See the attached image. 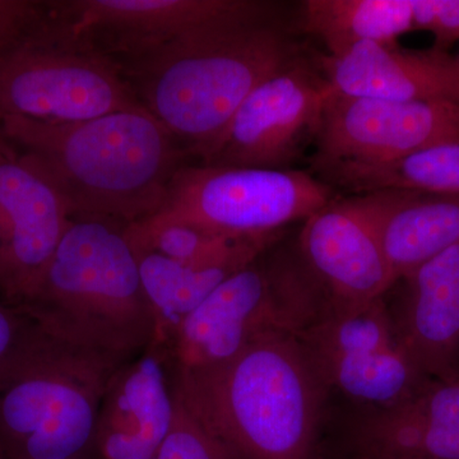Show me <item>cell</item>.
Returning <instances> with one entry per match:
<instances>
[{
	"label": "cell",
	"mask_w": 459,
	"mask_h": 459,
	"mask_svg": "<svg viewBox=\"0 0 459 459\" xmlns=\"http://www.w3.org/2000/svg\"><path fill=\"white\" fill-rule=\"evenodd\" d=\"M0 132L56 186L72 217L124 225L161 210L190 155L146 108L63 124L5 117Z\"/></svg>",
	"instance_id": "cell-1"
},
{
	"label": "cell",
	"mask_w": 459,
	"mask_h": 459,
	"mask_svg": "<svg viewBox=\"0 0 459 459\" xmlns=\"http://www.w3.org/2000/svg\"><path fill=\"white\" fill-rule=\"evenodd\" d=\"M170 377L235 458L319 459L331 392L298 337L263 338L219 367Z\"/></svg>",
	"instance_id": "cell-2"
},
{
	"label": "cell",
	"mask_w": 459,
	"mask_h": 459,
	"mask_svg": "<svg viewBox=\"0 0 459 459\" xmlns=\"http://www.w3.org/2000/svg\"><path fill=\"white\" fill-rule=\"evenodd\" d=\"M303 57L281 14L220 27L122 69L142 107L199 156L259 84Z\"/></svg>",
	"instance_id": "cell-3"
},
{
	"label": "cell",
	"mask_w": 459,
	"mask_h": 459,
	"mask_svg": "<svg viewBox=\"0 0 459 459\" xmlns=\"http://www.w3.org/2000/svg\"><path fill=\"white\" fill-rule=\"evenodd\" d=\"M126 226L72 217L25 309L50 334L126 364L155 342Z\"/></svg>",
	"instance_id": "cell-4"
},
{
	"label": "cell",
	"mask_w": 459,
	"mask_h": 459,
	"mask_svg": "<svg viewBox=\"0 0 459 459\" xmlns=\"http://www.w3.org/2000/svg\"><path fill=\"white\" fill-rule=\"evenodd\" d=\"M117 364L35 323L0 362L5 459H90L102 395Z\"/></svg>",
	"instance_id": "cell-5"
},
{
	"label": "cell",
	"mask_w": 459,
	"mask_h": 459,
	"mask_svg": "<svg viewBox=\"0 0 459 459\" xmlns=\"http://www.w3.org/2000/svg\"><path fill=\"white\" fill-rule=\"evenodd\" d=\"M272 247L223 281L160 349L170 377L219 367L263 338H299L327 312L331 301L299 250Z\"/></svg>",
	"instance_id": "cell-6"
},
{
	"label": "cell",
	"mask_w": 459,
	"mask_h": 459,
	"mask_svg": "<svg viewBox=\"0 0 459 459\" xmlns=\"http://www.w3.org/2000/svg\"><path fill=\"white\" fill-rule=\"evenodd\" d=\"M333 188L294 169L184 165L148 221L183 223L229 238L279 234L333 201Z\"/></svg>",
	"instance_id": "cell-7"
},
{
	"label": "cell",
	"mask_w": 459,
	"mask_h": 459,
	"mask_svg": "<svg viewBox=\"0 0 459 459\" xmlns=\"http://www.w3.org/2000/svg\"><path fill=\"white\" fill-rule=\"evenodd\" d=\"M48 31L110 57L137 65L213 30L281 16L267 0H56L45 2Z\"/></svg>",
	"instance_id": "cell-8"
},
{
	"label": "cell",
	"mask_w": 459,
	"mask_h": 459,
	"mask_svg": "<svg viewBox=\"0 0 459 459\" xmlns=\"http://www.w3.org/2000/svg\"><path fill=\"white\" fill-rule=\"evenodd\" d=\"M42 20L31 35L0 56V120L75 123L144 108L122 66L48 31Z\"/></svg>",
	"instance_id": "cell-9"
},
{
	"label": "cell",
	"mask_w": 459,
	"mask_h": 459,
	"mask_svg": "<svg viewBox=\"0 0 459 459\" xmlns=\"http://www.w3.org/2000/svg\"><path fill=\"white\" fill-rule=\"evenodd\" d=\"M329 392L359 410L409 400L431 382L402 344L385 298L359 307L329 305L299 337Z\"/></svg>",
	"instance_id": "cell-10"
},
{
	"label": "cell",
	"mask_w": 459,
	"mask_h": 459,
	"mask_svg": "<svg viewBox=\"0 0 459 459\" xmlns=\"http://www.w3.org/2000/svg\"><path fill=\"white\" fill-rule=\"evenodd\" d=\"M333 93L316 63L303 57L247 96L220 137L198 156L202 165L290 169L314 143Z\"/></svg>",
	"instance_id": "cell-11"
},
{
	"label": "cell",
	"mask_w": 459,
	"mask_h": 459,
	"mask_svg": "<svg viewBox=\"0 0 459 459\" xmlns=\"http://www.w3.org/2000/svg\"><path fill=\"white\" fill-rule=\"evenodd\" d=\"M459 142V105L350 98L334 91L323 111L310 166L377 164Z\"/></svg>",
	"instance_id": "cell-12"
},
{
	"label": "cell",
	"mask_w": 459,
	"mask_h": 459,
	"mask_svg": "<svg viewBox=\"0 0 459 459\" xmlns=\"http://www.w3.org/2000/svg\"><path fill=\"white\" fill-rule=\"evenodd\" d=\"M72 216L56 186L0 137V299L25 307Z\"/></svg>",
	"instance_id": "cell-13"
},
{
	"label": "cell",
	"mask_w": 459,
	"mask_h": 459,
	"mask_svg": "<svg viewBox=\"0 0 459 459\" xmlns=\"http://www.w3.org/2000/svg\"><path fill=\"white\" fill-rule=\"evenodd\" d=\"M298 250L334 307L369 304L395 285L376 229L351 197L305 220Z\"/></svg>",
	"instance_id": "cell-14"
},
{
	"label": "cell",
	"mask_w": 459,
	"mask_h": 459,
	"mask_svg": "<svg viewBox=\"0 0 459 459\" xmlns=\"http://www.w3.org/2000/svg\"><path fill=\"white\" fill-rule=\"evenodd\" d=\"M175 394L161 350L151 346L117 368L100 404L96 459H156L175 416Z\"/></svg>",
	"instance_id": "cell-15"
},
{
	"label": "cell",
	"mask_w": 459,
	"mask_h": 459,
	"mask_svg": "<svg viewBox=\"0 0 459 459\" xmlns=\"http://www.w3.org/2000/svg\"><path fill=\"white\" fill-rule=\"evenodd\" d=\"M314 63L340 95L459 105V60L446 51L362 42L337 56L316 57Z\"/></svg>",
	"instance_id": "cell-16"
},
{
	"label": "cell",
	"mask_w": 459,
	"mask_h": 459,
	"mask_svg": "<svg viewBox=\"0 0 459 459\" xmlns=\"http://www.w3.org/2000/svg\"><path fill=\"white\" fill-rule=\"evenodd\" d=\"M388 305L395 332L419 369L442 383L459 382V243L398 281Z\"/></svg>",
	"instance_id": "cell-17"
},
{
	"label": "cell",
	"mask_w": 459,
	"mask_h": 459,
	"mask_svg": "<svg viewBox=\"0 0 459 459\" xmlns=\"http://www.w3.org/2000/svg\"><path fill=\"white\" fill-rule=\"evenodd\" d=\"M352 440L362 459H459V382L431 380L394 406L359 410Z\"/></svg>",
	"instance_id": "cell-18"
},
{
	"label": "cell",
	"mask_w": 459,
	"mask_h": 459,
	"mask_svg": "<svg viewBox=\"0 0 459 459\" xmlns=\"http://www.w3.org/2000/svg\"><path fill=\"white\" fill-rule=\"evenodd\" d=\"M351 198L373 223L395 283L459 243V195L380 190Z\"/></svg>",
	"instance_id": "cell-19"
},
{
	"label": "cell",
	"mask_w": 459,
	"mask_h": 459,
	"mask_svg": "<svg viewBox=\"0 0 459 459\" xmlns=\"http://www.w3.org/2000/svg\"><path fill=\"white\" fill-rule=\"evenodd\" d=\"M280 234L252 238L232 255L204 265L181 264L153 250L132 246L137 256L142 286L155 318L156 337L152 346L165 347L190 313L223 281L273 246Z\"/></svg>",
	"instance_id": "cell-20"
},
{
	"label": "cell",
	"mask_w": 459,
	"mask_h": 459,
	"mask_svg": "<svg viewBox=\"0 0 459 459\" xmlns=\"http://www.w3.org/2000/svg\"><path fill=\"white\" fill-rule=\"evenodd\" d=\"M310 172L353 195L380 190L459 195V142L424 148L394 161L318 165Z\"/></svg>",
	"instance_id": "cell-21"
},
{
	"label": "cell",
	"mask_w": 459,
	"mask_h": 459,
	"mask_svg": "<svg viewBox=\"0 0 459 459\" xmlns=\"http://www.w3.org/2000/svg\"><path fill=\"white\" fill-rule=\"evenodd\" d=\"M305 32L337 56L362 42L397 45L413 27L412 0H307L301 3Z\"/></svg>",
	"instance_id": "cell-22"
},
{
	"label": "cell",
	"mask_w": 459,
	"mask_h": 459,
	"mask_svg": "<svg viewBox=\"0 0 459 459\" xmlns=\"http://www.w3.org/2000/svg\"><path fill=\"white\" fill-rule=\"evenodd\" d=\"M126 237L133 247L153 250L186 265H204L220 261L237 252L252 238H259L217 237L183 223L148 220L126 226Z\"/></svg>",
	"instance_id": "cell-23"
},
{
	"label": "cell",
	"mask_w": 459,
	"mask_h": 459,
	"mask_svg": "<svg viewBox=\"0 0 459 459\" xmlns=\"http://www.w3.org/2000/svg\"><path fill=\"white\" fill-rule=\"evenodd\" d=\"M175 394V391H174ZM175 416L156 459H237L175 394Z\"/></svg>",
	"instance_id": "cell-24"
},
{
	"label": "cell",
	"mask_w": 459,
	"mask_h": 459,
	"mask_svg": "<svg viewBox=\"0 0 459 459\" xmlns=\"http://www.w3.org/2000/svg\"><path fill=\"white\" fill-rule=\"evenodd\" d=\"M415 31L434 36V49L446 51L459 40V0H412Z\"/></svg>",
	"instance_id": "cell-25"
},
{
	"label": "cell",
	"mask_w": 459,
	"mask_h": 459,
	"mask_svg": "<svg viewBox=\"0 0 459 459\" xmlns=\"http://www.w3.org/2000/svg\"><path fill=\"white\" fill-rule=\"evenodd\" d=\"M45 8V2L0 0V56L35 31Z\"/></svg>",
	"instance_id": "cell-26"
},
{
	"label": "cell",
	"mask_w": 459,
	"mask_h": 459,
	"mask_svg": "<svg viewBox=\"0 0 459 459\" xmlns=\"http://www.w3.org/2000/svg\"><path fill=\"white\" fill-rule=\"evenodd\" d=\"M35 323L25 307L5 303L0 299V362L16 349Z\"/></svg>",
	"instance_id": "cell-27"
},
{
	"label": "cell",
	"mask_w": 459,
	"mask_h": 459,
	"mask_svg": "<svg viewBox=\"0 0 459 459\" xmlns=\"http://www.w3.org/2000/svg\"><path fill=\"white\" fill-rule=\"evenodd\" d=\"M0 459H5L4 455H3L2 448H0Z\"/></svg>",
	"instance_id": "cell-28"
},
{
	"label": "cell",
	"mask_w": 459,
	"mask_h": 459,
	"mask_svg": "<svg viewBox=\"0 0 459 459\" xmlns=\"http://www.w3.org/2000/svg\"><path fill=\"white\" fill-rule=\"evenodd\" d=\"M0 137H2V132H0Z\"/></svg>",
	"instance_id": "cell-29"
},
{
	"label": "cell",
	"mask_w": 459,
	"mask_h": 459,
	"mask_svg": "<svg viewBox=\"0 0 459 459\" xmlns=\"http://www.w3.org/2000/svg\"><path fill=\"white\" fill-rule=\"evenodd\" d=\"M457 57H458V60H459V56Z\"/></svg>",
	"instance_id": "cell-30"
}]
</instances>
